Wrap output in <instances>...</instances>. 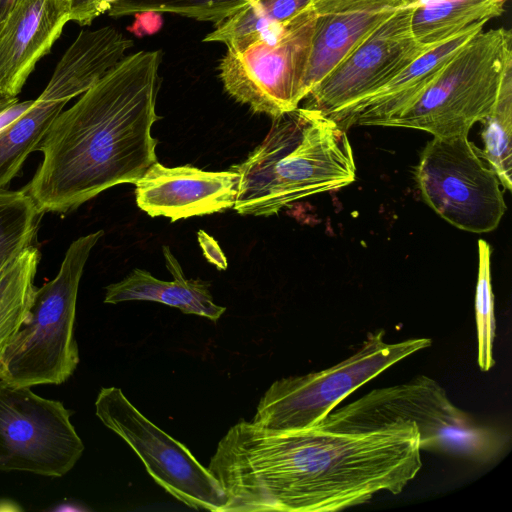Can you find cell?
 Wrapping results in <instances>:
<instances>
[{
    "label": "cell",
    "instance_id": "cell-1",
    "mask_svg": "<svg viewBox=\"0 0 512 512\" xmlns=\"http://www.w3.org/2000/svg\"><path fill=\"white\" fill-rule=\"evenodd\" d=\"M421 451L409 420L287 432L240 421L208 469L228 497L225 512H333L401 493L422 468Z\"/></svg>",
    "mask_w": 512,
    "mask_h": 512
},
{
    "label": "cell",
    "instance_id": "cell-2",
    "mask_svg": "<svg viewBox=\"0 0 512 512\" xmlns=\"http://www.w3.org/2000/svg\"><path fill=\"white\" fill-rule=\"evenodd\" d=\"M160 51L126 56L54 119L37 150L43 161L24 189L39 213H65L133 183L157 161Z\"/></svg>",
    "mask_w": 512,
    "mask_h": 512
},
{
    "label": "cell",
    "instance_id": "cell-3",
    "mask_svg": "<svg viewBox=\"0 0 512 512\" xmlns=\"http://www.w3.org/2000/svg\"><path fill=\"white\" fill-rule=\"evenodd\" d=\"M346 132L304 107L273 118L265 139L230 168L239 176L233 208L241 215L271 216L353 183L356 166Z\"/></svg>",
    "mask_w": 512,
    "mask_h": 512
},
{
    "label": "cell",
    "instance_id": "cell-4",
    "mask_svg": "<svg viewBox=\"0 0 512 512\" xmlns=\"http://www.w3.org/2000/svg\"><path fill=\"white\" fill-rule=\"evenodd\" d=\"M102 230L68 247L56 277L36 288L26 320L0 355V379L17 387L62 384L74 373V337L80 280Z\"/></svg>",
    "mask_w": 512,
    "mask_h": 512
},
{
    "label": "cell",
    "instance_id": "cell-5",
    "mask_svg": "<svg viewBox=\"0 0 512 512\" xmlns=\"http://www.w3.org/2000/svg\"><path fill=\"white\" fill-rule=\"evenodd\" d=\"M395 419L415 424L421 450L445 453L478 464L495 460L506 443L503 433L477 422L455 406L445 389L425 375L373 389L341 408H334L318 423L371 427Z\"/></svg>",
    "mask_w": 512,
    "mask_h": 512
},
{
    "label": "cell",
    "instance_id": "cell-6",
    "mask_svg": "<svg viewBox=\"0 0 512 512\" xmlns=\"http://www.w3.org/2000/svg\"><path fill=\"white\" fill-rule=\"evenodd\" d=\"M512 35L503 27L480 31L443 66L421 97L389 127L418 129L433 137L468 136L491 111L512 68Z\"/></svg>",
    "mask_w": 512,
    "mask_h": 512
},
{
    "label": "cell",
    "instance_id": "cell-7",
    "mask_svg": "<svg viewBox=\"0 0 512 512\" xmlns=\"http://www.w3.org/2000/svg\"><path fill=\"white\" fill-rule=\"evenodd\" d=\"M384 335V330L369 333L353 355L327 369L275 381L260 399L251 422L273 432L310 428L353 391L432 344L429 338L388 343Z\"/></svg>",
    "mask_w": 512,
    "mask_h": 512
},
{
    "label": "cell",
    "instance_id": "cell-8",
    "mask_svg": "<svg viewBox=\"0 0 512 512\" xmlns=\"http://www.w3.org/2000/svg\"><path fill=\"white\" fill-rule=\"evenodd\" d=\"M415 175L425 203L458 229L490 232L506 211L496 173L468 136L433 137Z\"/></svg>",
    "mask_w": 512,
    "mask_h": 512
},
{
    "label": "cell",
    "instance_id": "cell-9",
    "mask_svg": "<svg viewBox=\"0 0 512 512\" xmlns=\"http://www.w3.org/2000/svg\"><path fill=\"white\" fill-rule=\"evenodd\" d=\"M315 14L310 5L274 37L257 40L242 51L227 50L219 64L225 90L257 113L276 118L304 99Z\"/></svg>",
    "mask_w": 512,
    "mask_h": 512
},
{
    "label": "cell",
    "instance_id": "cell-10",
    "mask_svg": "<svg viewBox=\"0 0 512 512\" xmlns=\"http://www.w3.org/2000/svg\"><path fill=\"white\" fill-rule=\"evenodd\" d=\"M96 415L142 460L170 495L193 509L225 512L228 497L217 479L189 449L145 417L117 387L102 388Z\"/></svg>",
    "mask_w": 512,
    "mask_h": 512
},
{
    "label": "cell",
    "instance_id": "cell-11",
    "mask_svg": "<svg viewBox=\"0 0 512 512\" xmlns=\"http://www.w3.org/2000/svg\"><path fill=\"white\" fill-rule=\"evenodd\" d=\"M70 416L62 402L0 379V471L68 473L84 451Z\"/></svg>",
    "mask_w": 512,
    "mask_h": 512
},
{
    "label": "cell",
    "instance_id": "cell-12",
    "mask_svg": "<svg viewBox=\"0 0 512 512\" xmlns=\"http://www.w3.org/2000/svg\"><path fill=\"white\" fill-rule=\"evenodd\" d=\"M418 5L397 11L377 27L310 90L302 107L329 116L376 91L434 48L413 35L412 16Z\"/></svg>",
    "mask_w": 512,
    "mask_h": 512
},
{
    "label": "cell",
    "instance_id": "cell-13",
    "mask_svg": "<svg viewBox=\"0 0 512 512\" xmlns=\"http://www.w3.org/2000/svg\"><path fill=\"white\" fill-rule=\"evenodd\" d=\"M238 177L232 170L169 168L156 161L135 182L136 203L148 215L172 222L222 212L234 205Z\"/></svg>",
    "mask_w": 512,
    "mask_h": 512
},
{
    "label": "cell",
    "instance_id": "cell-14",
    "mask_svg": "<svg viewBox=\"0 0 512 512\" xmlns=\"http://www.w3.org/2000/svg\"><path fill=\"white\" fill-rule=\"evenodd\" d=\"M421 0H313L314 33L304 98L337 64L397 11Z\"/></svg>",
    "mask_w": 512,
    "mask_h": 512
},
{
    "label": "cell",
    "instance_id": "cell-15",
    "mask_svg": "<svg viewBox=\"0 0 512 512\" xmlns=\"http://www.w3.org/2000/svg\"><path fill=\"white\" fill-rule=\"evenodd\" d=\"M68 21L69 0H16L0 32V98L17 97Z\"/></svg>",
    "mask_w": 512,
    "mask_h": 512
},
{
    "label": "cell",
    "instance_id": "cell-16",
    "mask_svg": "<svg viewBox=\"0 0 512 512\" xmlns=\"http://www.w3.org/2000/svg\"><path fill=\"white\" fill-rule=\"evenodd\" d=\"M482 30H468L428 50L379 89L328 117L345 131L353 126H387L421 97L448 60Z\"/></svg>",
    "mask_w": 512,
    "mask_h": 512
},
{
    "label": "cell",
    "instance_id": "cell-17",
    "mask_svg": "<svg viewBox=\"0 0 512 512\" xmlns=\"http://www.w3.org/2000/svg\"><path fill=\"white\" fill-rule=\"evenodd\" d=\"M131 46V39L112 26L81 31L57 63L39 98L68 103L124 59Z\"/></svg>",
    "mask_w": 512,
    "mask_h": 512
},
{
    "label": "cell",
    "instance_id": "cell-18",
    "mask_svg": "<svg viewBox=\"0 0 512 512\" xmlns=\"http://www.w3.org/2000/svg\"><path fill=\"white\" fill-rule=\"evenodd\" d=\"M162 249L173 281L157 279L148 271L137 268L123 280L106 287L104 302L116 304L131 300L154 301L178 308L185 314H195L217 321L226 308L214 303L209 283L186 278L170 247L164 245Z\"/></svg>",
    "mask_w": 512,
    "mask_h": 512
},
{
    "label": "cell",
    "instance_id": "cell-19",
    "mask_svg": "<svg viewBox=\"0 0 512 512\" xmlns=\"http://www.w3.org/2000/svg\"><path fill=\"white\" fill-rule=\"evenodd\" d=\"M506 0H443L415 8L412 32L420 44L435 47L468 30L484 27L504 11Z\"/></svg>",
    "mask_w": 512,
    "mask_h": 512
},
{
    "label": "cell",
    "instance_id": "cell-20",
    "mask_svg": "<svg viewBox=\"0 0 512 512\" xmlns=\"http://www.w3.org/2000/svg\"><path fill=\"white\" fill-rule=\"evenodd\" d=\"M313 0H253L216 25L204 42H222L227 50L242 51L251 43L276 36L286 23L308 8Z\"/></svg>",
    "mask_w": 512,
    "mask_h": 512
},
{
    "label": "cell",
    "instance_id": "cell-21",
    "mask_svg": "<svg viewBox=\"0 0 512 512\" xmlns=\"http://www.w3.org/2000/svg\"><path fill=\"white\" fill-rule=\"evenodd\" d=\"M66 104L38 97L29 108L0 130V190L16 176L28 155L37 150Z\"/></svg>",
    "mask_w": 512,
    "mask_h": 512
},
{
    "label": "cell",
    "instance_id": "cell-22",
    "mask_svg": "<svg viewBox=\"0 0 512 512\" xmlns=\"http://www.w3.org/2000/svg\"><path fill=\"white\" fill-rule=\"evenodd\" d=\"M39 260V250L30 245L0 276V355L27 318Z\"/></svg>",
    "mask_w": 512,
    "mask_h": 512
},
{
    "label": "cell",
    "instance_id": "cell-23",
    "mask_svg": "<svg viewBox=\"0 0 512 512\" xmlns=\"http://www.w3.org/2000/svg\"><path fill=\"white\" fill-rule=\"evenodd\" d=\"M484 149L480 156L496 173L501 186L512 189V68L502 80L496 101L482 121Z\"/></svg>",
    "mask_w": 512,
    "mask_h": 512
},
{
    "label": "cell",
    "instance_id": "cell-24",
    "mask_svg": "<svg viewBox=\"0 0 512 512\" xmlns=\"http://www.w3.org/2000/svg\"><path fill=\"white\" fill-rule=\"evenodd\" d=\"M39 214L24 189L0 190V276L31 245Z\"/></svg>",
    "mask_w": 512,
    "mask_h": 512
},
{
    "label": "cell",
    "instance_id": "cell-25",
    "mask_svg": "<svg viewBox=\"0 0 512 512\" xmlns=\"http://www.w3.org/2000/svg\"><path fill=\"white\" fill-rule=\"evenodd\" d=\"M253 0H118L108 10L111 17L140 11L170 12L216 25L234 15Z\"/></svg>",
    "mask_w": 512,
    "mask_h": 512
},
{
    "label": "cell",
    "instance_id": "cell-26",
    "mask_svg": "<svg viewBox=\"0 0 512 512\" xmlns=\"http://www.w3.org/2000/svg\"><path fill=\"white\" fill-rule=\"evenodd\" d=\"M490 245L478 240V277L475 294L477 326V362L481 371H489L495 365L493 346L496 336L494 297L491 285Z\"/></svg>",
    "mask_w": 512,
    "mask_h": 512
},
{
    "label": "cell",
    "instance_id": "cell-27",
    "mask_svg": "<svg viewBox=\"0 0 512 512\" xmlns=\"http://www.w3.org/2000/svg\"><path fill=\"white\" fill-rule=\"evenodd\" d=\"M134 15L135 21L128 27V30L137 37L155 34L162 27L163 19L161 12L146 10L136 12Z\"/></svg>",
    "mask_w": 512,
    "mask_h": 512
},
{
    "label": "cell",
    "instance_id": "cell-28",
    "mask_svg": "<svg viewBox=\"0 0 512 512\" xmlns=\"http://www.w3.org/2000/svg\"><path fill=\"white\" fill-rule=\"evenodd\" d=\"M198 242L206 260L216 266L219 270H226L227 259L218 242L204 230L197 232Z\"/></svg>",
    "mask_w": 512,
    "mask_h": 512
},
{
    "label": "cell",
    "instance_id": "cell-29",
    "mask_svg": "<svg viewBox=\"0 0 512 512\" xmlns=\"http://www.w3.org/2000/svg\"><path fill=\"white\" fill-rule=\"evenodd\" d=\"M69 2L70 21H74L81 26L90 25L93 22L91 0H69Z\"/></svg>",
    "mask_w": 512,
    "mask_h": 512
},
{
    "label": "cell",
    "instance_id": "cell-30",
    "mask_svg": "<svg viewBox=\"0 0 512 512\" xmlns=\"http://www.w3.org/2000/svg\"><path fill=\"white\" fill-rule=\"evenodd\" d=\"M16 0H0V32Z\"/></svg>",
    "mask_w": 512,
    "mask_h": 512
},
{
    "label": "cell",
    "instance_id": "cell-31",
    "mask_svg": "<svg viewBox=\"0 0 512 512\" xmlns=\"http://www.w3.org/2000/svg\"><path fill=\"white\" fill-rule=\"evenodd\" d=\"M18 102L17 97L0 98V115L11 110Z\"/></svg>",
    "mask_w": 512,
    "mask_h": 512
}]
</instances>
